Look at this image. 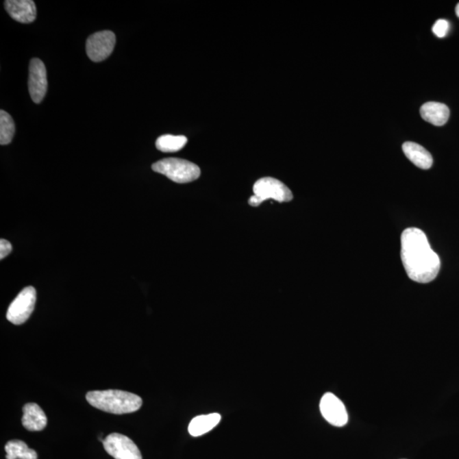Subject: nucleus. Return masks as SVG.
Segmentation results:
<instances>
[{
    "label": "nucleus",
    "instance_id": "1",
    "mask_svg": "<svg viewBox=\"0 0 459 459\" xmlns=\"http://www.w3.org/2000/svg\"><path fill=\"white\" fill-rule=\"evenodd\" d=\"M402 264L409 278L419 284L435 280L441 260L430 247L425 233L415 227L406 229L401 238Z\"/></svg>",
    "mask_w": 459,
    "mask_h": 459
},
{
    "label": "nucleus",
    "instance_id": "2",
    "mask_svg": "<svg viewBox=\"0 0 459 459\" xmlns=\"http://www.w3.org/2000/svg\"><path fill=\"white\" fill-rule=\"evenodd\" d=\"M86 399L92 407L112 414L136 412L142 406V400L137 395L119 390L88 392Z\"/></svg>",
    "mask_w": 459,
    "mask_h": 459
},
{
    "label": "nucleus",
    "instance_id": "3",
    "mask_svg": "<svg viewBox=\"0 0 459 459\" xmlns=\"http://www.w3.org/2000/svg\"><path fill=\"white\" fill-rule=\"evenodd\" d=\"M153 171L167 176L172 182L184 184L196 181L201 171L193 162L179 158H164L153 164Z\"/></svg>",
    "mask_w": 459,
    "mask_h": 459
},
{
    "label": "nucleus",
    "instance_id": "4",
    "mask_svg": "<svg viewBox=\"0 0 459 459\" xmlns=\"http://www.w3.org/2000/svg\"><path fill=\"white\" fill-rule=\"evenodd\" d=\"M254 195L250 197L249 203L253 207L260 206L268 199H273L278 203L290 202L293 194L285 184L277 179L264 177L260 179L253 185Z\"/></svg>",
    "mask_w": 459,
    "mask_h": 459
},
{
    "label": "nucleus",
    "instance_id": "5",
    "mask_svg": "<svg viewBox=\"0 0 459 459\" xmlns=\"http://www.w3.org/2000/svg\"><path fill=\"white\" fill-rule=\"evenodd\" d=\"M37 294L34 287L24 288L7 310V320L15 325H21L29 319L33 313Z\"/></svg>",
    "mask_w": 459,
    "mask_h": 459
},
{
    "label": "nucleus",
    "instance_id": "6",
    "mask_svg": "<svg viewBox=\"0 0 459 459\" xmlns=\"http://www.w3.org/2000/svg\"><path fill=\"white\" fill-rule=\"evenodd\" d=\"M106 451L115 459H142L139 448L128 436L112 433L103 441Z\"/></svg>",
    "mask_w": 459,
    "mask_h": 459
},
{
    "label": "nucleus",
    "instance_id": "7",
    "mask_svg": "<svg viewBox=\"0 0 459 459\" xmlns=\"http://www.w3.org/2000/svg\"><path fill=\"white\" fill-rule=\"evenodd\" d=\"M116 36L111 31H101L92 34L88 38L86 52L88 56L95 62L104 61L114 51Z\"/></svg>",
    "mask_w": 459,
    "mask_h": 459
},
{
    "label": "nucleus",
    "instance_id": "8",
    "mask_svg": "<svg viewBox=\"0 0 459 459\" xmlns=\"http://www.w3.org/2000/svg\"><path fill=\"white\" fill-rule=\"evenodd\" d=\"M320 411L332 425L343 427L348 423V413L343 402L333 393L328 392L321 397Z\"/></svg>",
    "mask_w": 459,
    "mask_h": 459
},
{
    "label": "nucleus",
    "instance_id": "9",
    "mask_svg": "<svg viewBox=\"0 0 459 459\" xmlns=\"http://www.w3.org/2000/svg\"><path fill=\"white\" fill-rule=\"evenodd\" d=\"M48 82L47 73L43 62L34 58L30 62L29 79H28V89L32 100L35 103H40L47 92Z\"/></svg>",
    "mask_w": 459,
    "mask_h": 459
},
{
    "label": "nucleus",
    "instance_id": "10",
    "mask_svg": "<svg viewBox=\"0 0 459 459\" xmlns=\"http://www.w3.org/2000/svg\"><path fill=\"white\" fill-rule=\"evenodd\" d=\"M5 7L10 17L18 23H31L36 19V5L32 0H7Z\"/></svg>",
    "mask_w": 459,
    "mask_h": 459
},
{
    "label": "nucleus",
    "instance_id": "11",
    "mask_svg": "<svg viewBox=\"0 0 459 459\" xmlns=\"http://www.w3.org/2000/svg\"><path fill=\"white\" fill-rule=\"evenodd\" d=\"M23 425L29 432H40L47 425V418L40 406L27 404L23 408Z\"/></svg>",
    "mask_w": 459,
    "mask_h": 459
},
{
    "label": "nucleus",
    "instance_id": "12",
    "mask_svg": "<svg viewBox=\"0 0 459 459\" xmlns=\"http://www.w3.org/2000/svg\"><path fill=\"white\" fill-rule=\"evenodd\" d=\"M420 115L425 121L436 126H443L448 121L450 116L447 106L440 102L430 101L420 108Z\"/></svg>",
    "mask_w": 459,
    "mask_h": 459
},
{
    "label": "nucleus",
    "instance_id": "13",
    "mask_svg": "<svg viewBox=\"0 0 459 459\" xmlns=\"http://www.w3.org/2000/svg\"><path fill=\"white\" fill-rule=\"evenodd\" d=\"M402 150L406 157L410 160L417 167L422 169H429L433 164V158L432 154L425 149V147L420 146L419 144L407 141L402 145Z\"/></svg>",
    "mask_w": 459,
    "mask_h": 459
},
{
    "label": "nucleus",
    "instance_id": "14",
    "mask_svg": "<svg viewBox=\"0 0 459 459\" xmlns=\"http://www.w3.org/2000/svg\"><path fill=\"white\" fill-rule=\"evenodd\" d=\"M221 420V416L219 413L197 416L190 423L188 427L190 435L195 437L206 435L215 428Z\"/></svg>",
    "mask_w": 459,
    "mask_h": 459
},
{
    "label": "nucleus",
    "instance_id": "15",
    "mask_svg": "<svg viewBox=\"0 0 459 459\" xmlns=\"http://www.w3.org/2000/svg\"><path fill=\"white\" fill-rule=\"evenodd\" d=\"M6 459H38L36 451L23 441H10L5 445Z\"/></svg>",
    "mask_w": 459,
    "mask_h": 459
},
{
    "label": "nucleus",
    "instance_id": "16",
    "mask_svg": "<svg viewBox=\"0 0 459 459\" xmlns=\"http://www.w3.org/2000/svg\"><path fill=\"white\" fill-rule=\"evenodd\" d=\"M187 138L184 136L164 135L158 138L156 147L162 153H175L186 146Z\"/></svg>",
    "mask_w": 459,
    "mask_h": 459
},
{
    "label": "nucleus",
    "instance_id": "17",
    "mask_svg": "<svg viewBox=\"0 0 459 459\" xmlns=\"http://www.w3.org/2000/svg\"><path fill=\"white\" fill-rule=\"evenodd\" d=\"M15 123L12 116L5 111H0V144L8 145L12 142L15 135Z\"/></svg>",
    "mask_w": 459,
    "mask_h": 459
},
{
    "label": "nucleus",
    "instance_id": "18",
    "mask_svg": "<svg viewBox=\"0 0 459 459\" xmlns=\"http://www.w3.org/2000/svg\"><path fill=\"white\" fill-rule=\"evenodd\" d=\"M449 23L447 20L439 19L434 24L432 31L438 38H444L449 30Z\"/></svg>",
    "mask_w": 459,
    "mask_h": 459
},
{
    "label": "nucleus",
    "instance_id": "19",
    "mask_svg": "<svg viewBox=\"0 0 459 459\" xmlns=\"http://www.w3.org/2000/svg\"><path fill=\"white\" fill-rule=\"evenodd\" d=\"M12 251V246L5 239L0 240V259L3 260Z\"/></svg>",
    "mask_w": 459,
    "mask_h": 459
},
{
    "label": "nucleus",
    "instance_id": "20",
    "mask_svg": "<svg viewBox=\"0 0 459 459\" xmlns=\"http://www.w3.org/2000/svg\"><path fill=\"white\" fill-rule=\"evenodd\" d=\"M456 14H457V16L459 17V3H458V5L456 6Z\"/></svg>",
    "mask_w": 459,
    "mask_h": 459
}]
</instances>
